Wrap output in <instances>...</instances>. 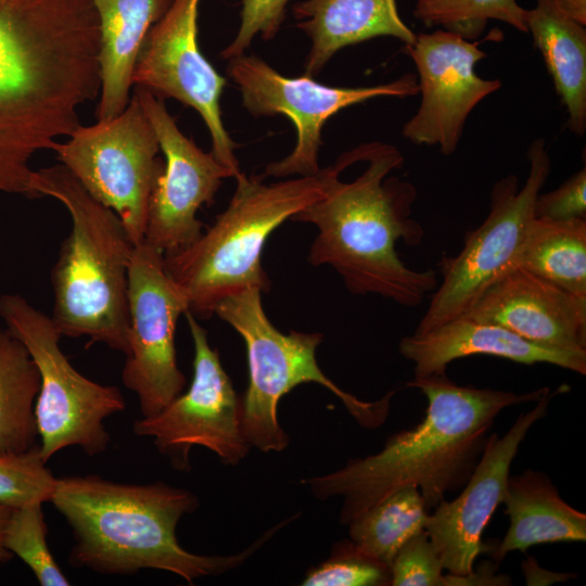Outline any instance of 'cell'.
Returning <instances> with one entry per match:
<instances>
[{
  "mask_svg": "<svg viewBox=\"0 0 586 586\" xmlns=\"http://www.w3.org/2000/svg\"><path fill=\"white\" fill-rule=\"evenodd\" d=\"M91 0H0V191L36 198L29 163L100 93Z\"/></svg>",
  "mask_w": 586,
  "mask_h": 586,
  "instance_id": "obj_1",
  "label": "cell"
},
{
  "mask_svg": "<svg viewBox=\"0 0 586 586\" xmlns=\"http://www.w3.org/2000/svg\"><path fill=\"white\" fill-rule=\"evenodd\" d=\"M362 144L339 156L324 194L290 220L317 228L307 260L328 265L355 295L375 294L406 307L420 305L437 284V271L416 270L403 263L396 243L418 245L424 230L410 217L417 190L398 177L400 151L388 143H365L367 167L351 181L343 170L362 160Z\"/></svg>",
  "mask_w": 586,
  "mask_h": 586,
  "instance_id": "obj_2",
  "label": "cell"
},
{
  "mask_svg": "<svg viewBox=\"0 0 586 586\" xmlns=\"http://www.w3.org/2000/svg\"><path fill=\"white\" fill-rule=\"evenodd\" d=\"M407 385L426 397L420 423L390 436L377 454L301 481L318 499L343 498V524L406 486L418 488L428 510L434 509L447 493L466 484L496 417L507 407L537 402L550 392L542 387L517 394L461 386L446 373L415 378Z\"/></svg>",
  "mask_w": 586,
  "mask_h": 586,
  "instance_id": "obj_3",
  "label": "cell"
},
{
  "mask_svg": "<svg viewBox=\"0 0 586 586\" xmlns=\"http://www.w3.org/2000/svg\"><path fill=\"white\" fill-rule=\"evenodd\" d=\"M50 501L73 533L71 565L114 575L162 570L189 584L240 566L284 525L268 530L239 553L203 556L186 550L176 536L180 519L200 505L188 489L163 482L123 484L74 475L56 479Z\"/></svg>",
  "mask_w": 586,
  "mask_h": 586,
  "instance_id": "obj_4",
  "label": "cell"
},
{
  "mask_svg": "<svg viewBox=\"0 0 586 586\" xmlns=\"http://www.w3.org/2000/svg\"><path fill=\"white\" fill-rule=\"evenodd\" d=\"M37 196L60 201L72 230L51 272V319L62 336L89 337L127 351L128 269L133 244L118 216L97 201L63 165L34 170Z\"/></svg>",
  "mask_w": 586,
  "mask_h": 586,
  "instance_id": "obj_5",
  "label": "cell"
},
{
  "mask_svg": "<svg viewBox=\"0 0 586 586\" xmlns=\"http://www.w3.org/2000/svg\"><path fill=\"white\" fill-rule=\"evenodd\" d=\"M335 163L313 176L264 183L241 173L227 208L188 247L163 255L164 268L199 318L214 315L224 298L250 288L267 292L270 280L262 265L269 235L326 192Z\"/></svg>",
  "mask_w": 586,
  "mask_h": 586,
  "instance_id": "obj_6",
  "label": "cell"
},
{
  "mask_svg": "<svg viewBox=\"0 0 586 586\" xmlns=\"http://www.w3.org/2000/svg\"><path fill=\"white\" fill-rule=\"evenodd\" d=\"M214 314L245 343L249 386L241 399L240 418L243 437L250 446L263 453H279L288 447L290 438L279 423L278 405L282 396L304 383L320 384L333 393L364 428H379L387 419L395 391L367 402L339 387L316 359L323 335L295 330L280 332L265 314L259 289L250 288L224 298Z\"/></svg>",
  "mask_w": 586,
  "mask_h": 586,
  "instance_id": "obj_7",
  "label": "cell"
},
{
  "mask_svg": "<svg viewBox=\"0 0 586 586\" xmlns=\"http://www.w3.org/2000/svg\"><path fill=\"white\" fill-rule=\"evenodd\" d=\"M0 317L24 344L39 372L35 417L43 461L69 446L88 456L105 451L111 438L104 420L126 407L120 391L79 373L61 351L62 335L51 317L21 295L0 296Z\"/></svg>",
  "mask_w": 586,
  "mask_h": 586,
  "instance_id": "obj_8",
  "label": "cell"
},
{
  "mask_svg": "<svg viewBox=\"0 0 586 586\" xmlns=\"http://www.w3.org/2000/svg\"><path fill=\"white\" fill-rule=\"evenodd\" d=\"M527 158L530 169L524 184L520 188L514 175L496 181L485 220L466 234L463 247L456 256L441 258L442 283L433 291L413 333H424L462 316L493 281L512 268L535 217L536 199L550 174L544 139L530 144Z\"/></svg>",
  "mask_w": 586,
  "mask_h": 586,
  "instance_id": "obj_9",
  "label": "cell"
},
{
  "mask_svg": "<svg viewBox=\"0 0 586 586\" xmlns=\"http://www.w3.org/2000/svg\"><path fill=\"white\" fill-rule=\"evenodd\" d=\"M158 149L135 94L115 118L80 125L66 142L52 148L81 186L118 216L133 245L144 239L150 194L164 166Z\"/></svg>",
  "mask_w": 586,
  "mask_h": 586,
  "instance_id": "obj_10",
  "label": "cell"
},
{
  "mask_svg": "<svg viewBox=\"0 0 586 586\" xmlns=\"http://www.w3.org/2000/svg\"><path fill=\"white\" fill-rule=\"evenodd\" d=\"M228 61L227 73L239 87L243 105L253 116L283 114L296 128L293 151L265 168L264 176L276 178L313 176L320 171L321 130L339 111L377 97L404 98L419 92L413 74L368 87H332L306 75L283 76L255 55L241 54Z\"/></svg>",
  "mask_w": 586,
  "mask_h": 586,
  "instance_id": "obj_11",
  "label": "cell"
},
{
  "mask_svg": "<svg viewBox=\"0 0 586 586\" xmlns=\"http://www.w3.org/2000/svg\"><path fill=\"white\" fill-rule=\"evenodd\" d=\"M128 331L124 385L136 393L142 417L154 416L182 393L176 324L189 302L164 268L163 254L142 241L133 246L128 269Z\"/></svg>",
  "mask_w": 586,
  "mask_h": 586,
  "instance_id": "obj_12",
  "label": "cell"
},
{
  "mask_svg": "<svg viewBox=\"0 0 586 586\" xmlns=\"http://www.w3.org/2000/svg\"><path fill=\"white\" fill-rule=\"evenodd\" d=\"M184 316L194 346L190 387L156 415L136 420L133 433L152 437L175 470L190 469L193 446L205 447L221 462L237 466L251 447L241 430V399L221 366L218 351L208 343L207 331L190 310Z\"/></svg>",
  "mask_w": 586,
  "mask_h": 586,
  "instance_id": "obj_13",
  "label": "cell"
},
{
  "mask_svg": "<svg viewBox=\"0 0 586 586\" xmlns=\"http://www.w3.org/2000/svg\"><path fill=\"white\" fill-rule=\"evenodd\" d=\"M200 1L174 0L151 27L135 63L132 85L194 109L209 130L212 154L238 177L237 144L224 126L219 104L227 80L202 54L198 42Z\"/></svg>",
  "mask_w": 586,
  "mask_h": 586,
  "instance_id": "obj_14",
  "label": "cell"
},
{
  "mask_svg": "<svg viewBox=\"0 0 586 586\" xmlns=\"http://www.w3.org/2000/svg\"><path fill=\"white\" fill-rule=\"evenodd\" d=\"M133 94L165 156L150 194L143 241L163 255H170L201 237L203 224L196 218L199 208L214 202L222 179L237 176L212 152L202 151L179 130L164 99L139 86H135Z\"/></svg>",
  "mask_w": 586,
  "mask_h": 586,
  "instance_id": "obj_15",
  "label": "cell"
},
{
  "mask_svg": "<svg viewBox=\"0 0 586 586\" xmlns=\"http://www.w3.org/2000/svg\"><path fill=\"white\" fill-rule=\"evenodd\" d=\"M403 52L415 62L421 93L419 110L404 125L403 136L413 144L437 145L450 155L469 114L501 82L475 73V64L486 58L477 41L447 29L417 35Z\"/></svg>",
  "mask_w": 586,
  "mask_h": 586,
  "instance_id": "obj_16",
  "label": "cell"
},
{
  "mask_svg": "<svg viewBox=\"0 0 586 586\" xmlns=\"http://www.w3.org/2000/svg\"><path fill=\"white\" fill-rule=\"evenodd\" d=\"M556 393L549 392L533 409L521 413L502 437L491 434L460 495L451 501L442 500L429 513L424 531L449 574L474 572L476 557L487 549L482 533L502 501L510 466L528 430L546 416Z\"/></svg>",
  "mask_w": 586,
  "mask_h": 586,
  "instance_id": "obj_17",
  "label": "cell"
},
{
  "mask_svg": "<svg viewBox=\"0 0 586 586\" xmlns=\"http://www.w3.org/2000/svg\"><path fill=\"white\" fill-rule=\"evenodd\" d=\"M462 316L500 326L543 347L586 352V297L520 267L493 281Z\"/></svg>",
  "mask_w": 586,
  "mask_h": 586,
  "instance_id": "obj_18",
  "label": "cell"
},
{
  "mask_svg": "<svg viewBox=\"0 0 586 586\" xmlns=\"http://www.w3.org/2000/svg\"><path fill=\"white\" fill-rule=\"evenodd\" d=\"M399 353L413 362L415 378L445 373L459 358L484 355L518 364H550L586 373V352L560 351L533 344L489 322L460 316L424 333L400 340Z\"/></svg>",
  "mask_w": 586,
  "mask_h": 586,
  "instance_id": "obj_19",
  "label": "cell"
},
{
  "mask_svg": "<svg viewBox=\"0 0 586 586\" xmlns=\"http://www.w3.org/2000/svg\"><path fill=\"white\" fill-rule=\"evenodd\" d=\"M293 13L311 40L304 74L309 77L347 46L379 36L411 44L417 36L400 18L395 0H305L294 4Z\"/></svg>",
  "mask_w": 586,
  "mask_h": 586,
  "instance_id": "obj_20",
  "label": "cell"
},
{
  "mask_svg": "<svg viewBox=\"0 0 586 586\" xmlns=\"http://www.w3.org/2000/svg\"><path fill=\"white\" fill-rule=\"evenodd\" d=\"M174 0H91L100 26L98 122L118 116L128 105L132 72L151 27Z\"/></svg>",
  "mask_w": 586,
  "mask_h": 586,
  "instance_id": "obj_21",
  "label": "cell"
},
{
  "mask_svg": "<svg viewBox=\"0 0 586 586\" xmlns=\"http://www.w3.org/2000/svg\"><path fill=\"white\" fill-rule=\"evenodd\" d=\"M501 504L510 524L493 550L497 562L510 551L538 544L586 540V514L568 505L542 472L527 469L509 475Z\"/></svg>",
  "mask_w": 586,
  "mask_h": 586,
  "instance_id": "obj_22",
  "label": "cell"
},
{
  "mask_svg": "<svg viewBox=\"0 0 586 586\" xmlns=\"http://www.w3.org/2000/svg\"><path fill=\"white\" fill-rule=\"evenodd\" d=\"M525 23L568 110L571 131L583 136L586 129L585 26L564 14L555 0H536L535 8L526 10Z\"/></svg>",
  "mask_w": 586,
  "mask_h": 586,
  "instance_id": "obj_23",
  "label": "cell"
},
{
  "mask_svg": "<svg viewBox=\"0 0 586 586\" xmlns=\"http://www.w3.org/2000/svg\"><path fill=\"white\" fill-rule=\"evenodd\" d=\"M513 267L523 268L572 294L586 297V219L534 217Z\"/></svg>",
  "mask_w": 586,
  "mask_h": 586,
  "instance_id": "obj_24",
  "label": "cell"
},
{
  "mask_svg": "<svg viewBox=\"0 0 586 586\" xmlns=\"http://www.w3.org/2000/svg\"><path fill=\"white\" fill-rule=\"evenodd\" d=\"M39 387L28 351L0 328V456H20L39 445L35 417Z\"/></svg>",
  "mask_w": 586,
  "mask_h": 586,
  "instance_id": "obj_25",
  "label": "cell"
},
{
  "mask_svg": "<svg viewBox=\"0 0 586 586\" xmlns=\"http://www.w3.org/2000/svg\"><path fill=\"white\" fill-rule=\"evenodd\" d=\"M428 515L420 491L406 486L353 519L347 524L349 539L359 551L391 568L399 549L424 531Z\"/></svg>",
  "mask_w": 586,
  "mask_h": 586,
  "instance_id": "obj_26",
  "label": "cell"
},
{
  "mask_svg": "<svg viewBox=\"0 0 586 586\" xmlns=\"http://www.w3.org/2000/svg\"><path fill=\"white\" fill-rule=\"evenodd\" d=\"M413 15L426 26L442 25L466 39H475L489 20L528 33L526 10L517 0H417Z\"/></svg>",
  "mask_w": 586,
  "mask_h": 586,
  "instance_id": "obj_27",
  "label": "cell"
},
{
  "mask_svg": "<svg viewBox=\"0 0 586 586\" xmlns=\"http://www.w3.org/2000/svg\"><path fill=\"white\" fill-rule=\"evenodd\" d=\"M42 504L13 508L2 534L3 547L30 569L42 586H68L69 582L51 553Z\"/></svg>",
  "mask_w": 586,
  "mask_h": 586,
  "instance_id": "obj_28",
  "label": "cell"
},
{
  "mask_svg": "<svg viewBox=\"0 0 586 586\" xmlns=\"http://www.w3.org/2000/svg\"><path fill=\"white\" fill-rule=\"evenodd\" d=\"M304 586H386L391 585L390 568L362 553L351 539L337 543L331 556L311 566Z\"/></svg>",
  "mask_w": 586,
  "mask_h": 586,
  "instance_id": "obj_29",
  "label": "cell"
},
{
  "mask_svg": "<svg viewBox=\"0 0 586 586\" xmlns=\"http://www.w3.org/2000/svg\"><path fill=\"white\" fill-rule=\"evenodd\" d=\"M46 463L39 445L20 456H0V505L18 508L50 501L56 477Z\"/></svg>",
  "mask_w": 586,
  "mask_h": 586,
  "instance_id": "obj_30",
  "label": "cell"
},
{
  "mask_svg": "<svg viewBox=\"0 0 586 586\" xmlns=\"http://www.w3.org/2000/svg\"><path fill=\"white\" fill-rule=\"evenodd\" d=\"M443 564L425 531L411 537L391 564L392 586H443Z\"/></svg>",
  "mask_w": 586,
  "mask_h": 586,
  "instance_id": "obj_31",
  "label": "cell"
},
{
  "mask_svg": "<svg viewBox=\"0 0 586 586\" xmlns=\"http://www.w3.org/2000/svg\"><path fill=\"white\" fill-rule=\"evenodd\" d=\"M289 1L243 0L239 30L233 41L221 51V58L230 60L244 54L257 34H260L264 40L272 39L284 20Z\"/></svg>",
  "mask_w": 586,
  "mask_h": 586,
  "instance_id": "obj_32",
  "label": "cell"
},
{
  "mask_svg": "<svg viewBox=\"0 0 586 586\" xmlns=\"http://www.w3.org/2000/svg\"><path fill=\"white\" fill-rule=\"evenodd\" d=\"M535 217L551 220L586 219V169L583 167L560 187L538 194Z\"/></svg>",
  "mask_w": 586,
  "mask_h": 586,
  "instance_id": "obj_33",
  "label": "cell"
},
{
  "mask_svg": "<svg viewBox=\"0 0 586 586\" xmlns=\"http://www.w3.org/2000/svg\"><path fill=\"white\" fill-rule=\"evenodd\" d=\"M555 2L564 14L585 26L586 0H555Z\"/></svg>",
  "mask_w": 586,
  "mask_h": 586,
  "instance_id": "obj_34",
  "label": "cell"
},
{
  "mask_svg": "<svg viewBox=\"0 0 586 586\" xmlns=\"http://www.w3.org/2000/svg\"><path fill=\"white\" fill-rule=\"evenodd\" d=\"M12 509L11 507H8V506H3V505H0V560L2 562H5L8 561L12 553L10 551H8L3 545H2V534H3V530H4V526L7 524V521L12 512Z\"/></svg>",
  "mask_w": 586,
  "mask_h": 586,
  "instance_id": "obj_35",
  "label": "cell"
},
{
  "mask_svg": "<svg viewBox=\"0 0 586 586\" xmlns=\"http://www.w3.org/2000/svg\"><path fill=\"white\" fill-rule=\"evenodd\" d=\"M1 562H2V561L0 560V563H1Z\"/></svg>",
  "mask_w": 586,
  "mask_h": 586,
  "instance_id": "obj_36",
  "label": "cell"
}]
</instances>
